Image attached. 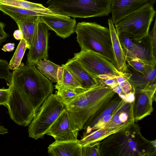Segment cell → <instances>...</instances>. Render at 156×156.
<instances>
[{
    "mask_svg": "<svg viewBox=\"0 0 156 156\" xmlns=\"http://www.w3.org/2000/svg\"><path fill=\"white\" fill-rule=\"evenodd\" d=\"M156 21L155 20L154 24L151 31L149 33V44L151 53L152 56L156 58Z\"/></svg>",
    "mask_w": 156,
    "mask_h": 156,
    "instance_id": "obj_33",
    "label": "cell"
},
{
    "mask_svg": "<svg viewBox=\"0 0 156 156\" xmlns=\"http://www.w3.org/2000/svg\"><path fill=\"white\" fill-rule=\"evenodd\" d=\"M55 87L57 90L56 94L66 106L76 97L87 90L81 87H69L56 84Z\"/></svg>",
    "mask_w": 156,
    "mask_h": 156,
    "instance_id": "obj_25",
    "label": "cell"
},
{
    "mask_svg": "<svg viewBox=\"0 0 156 156\" xmlns=\"http://www.w3.org/2000/svg\"><path fill=\"white\" fill-rule=\"evenodd\" d=\"M12 75V73L9 69L8 62L5 60L0 59V79L5 80L9 86L11 80Z\"/></svg>",
    "mask_w": 156,
    "mask_h": 156,
    "instance_id": "obj_31",
    "label": "cell"
},
{
    "mask_svg": "<svg viewBox=\"0 0 156 156\" xmlns=\"http://www.w3.org/2000/svg\"><path fill=\"white\" fill-rule=\"evenodd\" d=\"M98 78L104 84L111 87L119 84L116 76L110 75H99Z\"/></svg>",
    "mask_w": 156,
    "mask_h": 156,
    "instance_id": "obj_34",
    "label": "cell"
},
{
    "mask_svg": "<svg viewBox=\"0 0 156 156\" xmlns=\"http://www.w3.org/2000/svg\"><path fill=\"white\" fill-rule=\"evenodd\" d=\"M41 21L48 30L54 31L57 35L65 39L75 31L77 25L75 18L67 16H40Z\"/></svg>",
    "mask_w": 156,
    "mask_h": 156,
    "instance_id": "obj_13",
    "label": "cell"
},
{
    "mask_svg": "<svg viewBox=\"0 0 156 156\" xmlns=\"http://www.w3.org/2000/svg\"><path fill=\"white\" fill-rule=\"evenodd\" d=\"M66 109V105L56 94H51L42 104L29 126V137L37 140L42 138Z\"/></svg>",
    "mask_w": 156,
    "mask_h": 156,
    "instance_id": "obj_7",
    "label": "cell"
},
{
    "mask_svg": "<svg viewBox=\"0 0 156 156\" xmlns=\"http://www.w3.org/2000/svg\"><path fill=\"white\" fill-rule=\"evenodd\" d=\"M156 12L152 4L147 3L124 16L114 24L118 34H124L138 43L146 38Z\"/></svg>",
    "mask_w": 156,
    "mask_h": 156,
    "instance_id": "obj_6",
    "label": "cell"
},
{
    "mask_svg": "<svg viewBox=\"0 0 156 156\" xmlns=\"http://www.w3.org/2000/svg\"><path fill=\"white\" fill-rule=\"evenodd\" d=\"M129 72L125 76L130 83L134 90L144 88L146 86L156 83V67L146 75H143L133 70Z\"/></svg>",
    "mask_w": 156,
    "mask_h": 156,
    "instance_id": "obj_23",
    "label": "cell"
},
{
    "mask_svg": "<svg viewBox=\"0 0 156 156\" xmlns=\"http://www.w3.org/2000/svg\"><path fill=\"white\" fill-rule=\"evenodd\" d=\"M82 146L77 141H56L48 148L49 155L53 156H81Z\"/></svg>",
    "mask_w": 156,
    "mask_h": 156,
    "instance_id": "obj_18",
    "label": "cell"
},
{
    "mask_svg": "<svg viewBox=\"0 0 156 156\" xmlns=\"http://www.w3.org/2000/svg\"><path fill=\"white\" fill-rule=\"evenodd\" d=\"M13 35L14 38L17 40H21L23 38L22 34L19 29L15 30Z\"/></svg>",
    "mask_w": 156,
    "mask_h": 156,
    "instance_id": "obj_40",
    "label": "cell"
},
{
    "mask_svg": "<svg viewBox=\"0 0 156 156\" xmlns=\"http://www.w3.org/2000/svg\"><path fill=\"white\" fill-rule=\"evenodd\" d=\"M27 48L26 42L25 40L23 38L20 40L13 56L9 63V69L13 70L19 66L25 51Z\"/></svg>",
    "mask_w": 156,
    "mask_h": 156,
    "instance_id": "obj_28",
    "label": "cell"
},
{
    "mask_svg": "<svg viewBox=\"0 0 156 156\" xmlns=\"http://www.w3.org/2000/svg\"><path fill=\"white\" fill-rule=\"evenodd\" d=\"M80 130L66 109L52 125L46 134L52 136L56 141H77Z\"/></svg>",
    "mask_w": 156,
    "mask_h": 156,
    "instance_id": "obj_11",
    "label": "cell"
},
{
    "mask_svg": "<svg viewBox=\"0 0 156 156\" xmlns=\"http://www.w3.org/2000/svg\"><path fill=\"white\" fill-rule=\"evenodd\" d=\"M156 83L134 90L133 112L135 122L150 115L153 112V102L156 101Z\"/></svg>",
    "mask_w": 156,
    "mask_h": 156,
    "instance_id": "obj_10",
    "label": "cell"
},
{
    "mask_svg": "<svg viewBox=\"0 0 156 156\" xmlns=\"http://www.w3.org/2000/svg\"><path fill=\"white\" fill-rule=\"evenodd\" d=\"M75 32L81 51H90L97 53L115 66L108 28L95 22H83L77 24Z\"/></svg>",
    "mask_w": 156,
    "mask_h": 156,
    "instance_id": "obj_4",
    "label": "cell"
},
{
    "mask_svg": "<svg viewBox=\"0 0 156 156\" xmlns=\"http://www.w3.org/2000/svg\"><path fill=\"white\" fill-rule=\"evenodd\" d=\"M8 132V129L5 128L3 126H0V134L4 135Z\"/></svg>",
    "mask_w": 156,
    "mask_h": 156,
    "instance_id": "obj_41",
    "label": "cell"
},
{
    "mask_svg": "<svg viewBox=\"0 0 156 156\" xmlns=\"http://www.w3.org/2000/svg\"><path fill=\"white\" fill-rule=\"evenodd\" d=\"M72 58L79 62L91 76L98 79L99 75H110L125 76L119 71L115 66L102 55L87 50L81 51L74 53Z\"/></svg>",
    "mask_w": 156,
    "mask_h": 156,
    "instance_id": "obj_8",
    "label": "cell"
},
{
    "mask_svg": "<svg viewBox=\"0 0 156 156\" xmlns=\"http://www.w3.org/2000/svg\"><path fill=\"white\" fill-rule=\"evenodd\" d=\"M10 94L6 107L10 118L18 125L27 126L35 115L33 108L24 95L11 85Z\"/></svg>",
    "mask_w": 156,
    "mask_h": 156,
    "instance_id": "obj_9",
    "label": "cell"
},
{
    "mask_svg": "<svg viewBox=\"0 0 156 156\" xmlns=\"http://www.w3.org/2000/svg\"><path fill=\"white\" fill-rule=\"evenodd\" d=\"M112 0H48L47 7L58 14L87 18L108 16Z\"/></svg>",
    "mask_w": 156,
    "mask_h": 156,
    "instance_id": "obj_5",
    "label": "cell"
},
{
    "mask_svg": "<svg viewBox=\"0 0 156 156\" xmlns=\"http://www.w3.org/2000/svg\"><path fill=\"white\" fill-rule=\"evenodd\" d=\"M63 73V68L62 66L59 67L58 69L57 78L58 81L57 84L59 85L61 84L62 80Z\"/></svg>",
    "mask_w": 156,
    "mask_h": 156,
    "instance_id": "obj_38",
    "label": "cell"
},
{
    "mask_svg": "<svg viewBox=\"0 0 156 156\" xmlns=\"http://www.w3.org/2000/svg\"><path fill=\"white\" fill-rule=\"evenodd\" d=\"M5 24L0 21V46L9 37V34L4 30Z\"/></svg>",
    "mask_w": 156,
    "mask_h": 156,
    "instance_id": "obj_37",
    "label": "cell"
},
{
    "mask_svg": "<svg viewBox=\"0 0 156 156\" xmlns=\"http://www.w3.org/2000/svg\"><path fill=\"white\" fill-rule=\"evenodd\" d=\"M64 65L80 83L82 88L87 90L98 83L99 79L93 77L75 60L69 59Z\"/></svg>",
    "mask_w": 156,
    "mask_h": 156,
    "instance_id": "obj_17",
    "label": "cell"
},
{
    "mask_svg": "<svg viewBox=\"0 0 156 156\" xmlns=\"http://www.w3.org/2000/svg\"><path fill=\"white\" fill-rule=\"evenodd\" d=\"M133 102L122 99L112 114L110 120L103 128L112 127L135 123L133 112Z\"/></svg>",
    "mask_w": 156,
    "mask_h": 156,
    "instance_id": "obj_15",
    "label": "cell"
},
{
    "mask_svg": "<svg viewBox=\"0 0 156 156\" xmlns=\"http://www.w3.org/2000/svg\"><path fill=\"white\" fill-rule=\"evenodd\" d=\"M41 21L40 16H28L16 22L22 34L23 38L25 40L28 49L37 33L38 24Z\"/></svg>",
    "mask_w": 156,
    "mask_h": 156,
    "instance_id": "obj_19",
    "label": "cell"
},
{
    "mask_svg": "<svg viewBox=\"0 0 156 156\" xmlns=\"http://www.w3.org/2000/svg\"><path fill=\"white\" fill-rule=\"evenodd\" d=\"M35 65L41 73L51 82L57 83V72L60 66L54 63L46 58L37 61Z\"/></svg>",
    "mask_w": 156,
    "mask_h": 156,
    "instance_id": "obj_26",
    "label": "cell"
},
{
    "mask_svg": "<svg viewBox=\"0 0 156 156\" xmlns=\"http://www.w3.org/2000/svg\"><path fill=\"white\" fill-rule=\"evenodd\" d=\"M122 99L117 94L103 105L95 114L90 117L85 123L83 128L85 134L91 132V129L97 122L103 117L112 114L121 102Z\"/></svg>",
    "mask_w": 156,
    "mask_h": 156,
    "instance_id": "obj_20",
    "label": "cell"
},
{
    "mask_svg": "<svg viewBox=\"0 0 156 156\" xmlns=\"http://www.w3.org/2000/svg\"><path fill=\"white\" fill-rule=\"evenodd\" d=\"M48 30L45 24L41 21L39 23L37 33L27 55V65L34 66L37 61L48 58Z\"/></svg>",
    "mask_w": 156,
    "mask_h": 156,
    "instance_id": "obj_12",
    "label": "cell"
},
{
    "mask_svg": "<svg viewBox=\"0 0 156 156\" xmlns=\"http://www.w3.org/2000/svg\"><path fill=\"white\" fill-rule=\"evenodd\" d=\"M100 142L82 146L81 156H100Z\"/></svg>",
    "mask_w": 156,
    "mask_h": 156,
    "instance_id": "obj_30",
    "label": "cell"
},
{
    "mask_svg": "<svg viewBox=\"0 0 156 156\" xmlns=\"http://www.w3.org/2000/svg\"><path fill=\"white\" fill-rule=\"evenodd\" d=\"M132 124H126L116 127L102 128L95 130L88 134H84L79 140V143L82 146L100 142L112 134L126 129Z\"/></svg>",
    "mask_w": 156,
    "mask_h": 156,
    "instance_id": "obj_21",
    "label": "cell"
},
{
    "mask_svg": "<svg viewBox=\"0 0 156 156\" xmlns=\"http://www.w3.org/2000/svg\"><path fill=\"white\" fill-rule=\"evenodd\" d=\"M128 65L135 71L143 75H146L156 67V62L136 57L126 56Z\"/></svg>",
    "mask_w": 156,
    "mask_h": 156,
    "instance_id": "obj_24",
    "label": "cell"
},
{
    "mask_svg": "<svg viewBox=\"0 0 156 156\" xmlns=\"http://www.w3.org/2000/svg\"><path fill=\"white\" fill-rule=\"evenodd\" d=\"M0 5L32 10H50L41 4L32 2L25 0H0Z\"/></svg>",
    "mask_w": 156,
    "mask_h": 156,
    "instance_id": "obj_27",
    "label": "cell"
},
{
    "mask_svg": "<svg viewBox=\"0 0 156 156\" xmlns=\"http://www.w3.org/2000/svg\"><path fill=\"white\" fill-rule=\"evenodd\" d=\"M10 94V90L9 87L8 89L0 88V105H3L6 106Z\"/></svg>",
    "mask_w": 156,
    "mask_h": 156,
    "instance_id": "obj_35",
    "label": "cell"
},
{
    "mask_svg": "<svg viewBox=\"0 0 156 156\" xmlns=\"http://www.w3.org/2000/svg\"><path fill=\"white\" fill-rule=\"evenodd\" d=\"M9 85L24 95L35 114L53 91L52 82L35 65L29 66L21 62L12 73Z\"/></svg>",
    "mask_w": 156,
    "mask_h": 156,
    "instance_id": "obj_2",
    "label": "cell"
},
{
    "mask_svg": "<svg viewBox=\"0 0 156 156\" xmlns=\"http://www.w3.org/2000/svg\"><path fill=\"white\" fill-rule=\"evenodd\" d=\"M0 11L7 15L15 22L26 17L34 16H61L50 10H32L6 5H0Z\"/></svg>",
    "mask_w": 156,
    "mask_h": 156,
    "instance_id": "obj_22",
    "label": "cell"
},
{
    "mask_svg": "<svg viewBox=\"0 0 156 156\" xmlns=\"http://www.w3.org/2000/svg\"><path fill=\"white\" fill-rule=\"evenodd\" d=\"M119 41L125 54L130 51L137 43L124 34H118Z\"/></svg>",
    "mask_w": 156,
    "mask_h": 156,
    "instance_id": "obj_32",
    "label": "cell"
},
{
    "mask_svg": "<svg viewBox=\"0 0 156 156\" xmlns=\"http://www.w3.org/2000/svg\"><path fill=\"white\" fill-rule=\"evenodd\" d=\"M112 114L103 117L99 120L91 129V132L93 130L103 128L111 119Z\"/></svg>",
    "mask_w": 156,
    "mask_h": 156,
    "instance_id": "obj_36",
    "label": "cell"
},
{
    "mask_svg": "<svg viewBox=\"0 0 156 156\" xmlns=\"http://www.w3.org/2000/svg\"><path fill=\"white\" fill-rule=\"evenodd\" d=\"M116 94L111 87L99 79L98 85L76 97L66 105V109L74 123L81 130L88 119Z\"/></svg>",
    "mask_w": 156,
    "mask_h": 156,
    "instance_id": "obj_3",
    "label": "cell"
},
{
    "mask_svg": "<svg viewBox=\"0 0 156 156\" xmlns=\"http://www.w3.org/2000/svg\"><path fill=\"white\" fill-rule=\"evenodd\" d=\"M108 24L111 38L112 47L117 69L125 74L128 73L126 55L122 48L114 24L111 19H108Z\"/></svg>",
    "mask_w": 156,
    "mask_h": 156,
    "instance_id": "obj_16",
    "label": "cell"
},
{
    "mask_svg": "<svg viewBox=\"0 0 156 156\" xmlns=\"http://www.w3.org/2000/svg\"><path fill=\"white\" fill-rule=\"evenodd\" d=\"M14 43H9L4 45L2 49L5 52H10L13 51L14 50Z\"/></svg>",
    "mask_w": 156,
    "mask_h": 156,
    "instance_id": "obj_39",
    "label": "cell"
},
{
    "mask_svg": "<svg viewBox=\"0 0 156 156\" xmlns=\"http://www.w3.org/2000/svg\"><path fill=\"white\" fill-rule=\"evenodd\" d=\"M154 0H112L111 20L114 24L120 19L147 3L152 4Z\"/></svg>",
    "mask_w": 156,
    "mask_h": 156,
    "instance_id": "obj_14",
    "label": "cell"
},
{
    "mask_svg": "<svg viewBox=\"0 0 156 156\" xmlns=\"http://www.w3.org/2000/svg\"><path fill=\"white\" fill-rule=\"evenodd\" d=\"M100 156H155L156 140L144 137L135 123L100 142Z\"/></svg>",
    "mask_w": 156,
    "mask_h": 156,
    "instance_id": "obj_1",
    "label": "cell"
},
{
    "mask_svg": "<svg viewBox=\"0 0 156 156\" xmlns=\"http://www.w3.org/2000/svg\"><path fill=\"white\" fill-rule=\"evenodd\" d=\"M63 68V79L61 84L59 85L69 87H81L79 82L72 73L67 69L64 64L62 65Z\"/></svg>",
    "mask_w": 156,
    "mask_h": 156,
    "instance_id": "obj_29",
    "label": "cell"
}]
</instances>
